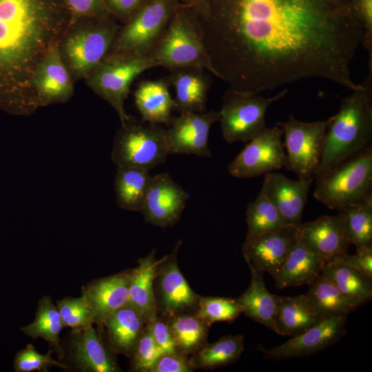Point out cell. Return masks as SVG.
Returning <instances> with one entry per match:
<instances>
[{
	"instance_id": "1",
	"label": "cell",
	"mask_w": 372,
	"mask_h": 372,
	"mask_svg": "<svg viewBox=\"0 0 372 372\" xmlns=\"http://www.w3.org/2000/svg\"><path fill=\"white\" fill-rule=\"evenodd\" d=\"M217 77L260 94L309 79L351 91L364 28L353 0H203L193 6Z\"/></svg>"
},
{
	"instance_id": "2",
	"label": "cell",
	"mask_w": 372,
	"mask_h": 372,
	"mask_svg": "<svg viewBox=\"0 0 372 372\" xmlns=\"http://www.w3.org/2000/svg\"><path fill=\"white\" fill-rule=\"evenodd\" d=\"M71 22L63 0H0V110L36 112L35 73Z\"/></svg>"
},
{
	"instance_id": "3",
	"label": "cell",
	"mask_w": 372,
	"mask_h": 372,
	"mask_svg": "<svg viewBox=\"0 0 372 372\" xmlns=\"http://www.w3.org/2000/svg\"><path fill=\"white\" fill-rule=\"evenodd\" d=\"M327 120L323 150L315 176L371 145L372 72L341 101L338 112Z\"/></svg>"
},
{
	"instance_id": "4",
	"label": "cell",
	"mask_w": 372,
	"mask_h": 372,
	"mask_svg": "<svg viewBox=\"0 0 372 372\" xmlns=\"http://www.w3.org/2000/svg\"><path fill=\"white\" fill-rule=\"evenodd\" d=\"M121 26L111 14L71 22L59 41V50L74 82L85 80L99 66Z\"/></svg>"
},
{
	"instance_id": "5",
	"label": "cell",
	"mask_w": 372,
	"mask_h": 372,
	"mask_svg": "<svg viewBox=\"0 0 372 372\" xmlns=\"http://www.w3.org/2000/svg\"><path fill=\"white\" fill-rule=\"evenodd\" d=\"M149 56L157 66L169 71L197 68L217 76L203 43L196 12L191 5L180 3L177 7Z\"/></svg>"
},
{
	"instance_id": "6",
	"label": "cell",
	"mask_w": 372,
	"mask_h": 372,
	"mask_svg": "<svg viewBox=\"0 0 372 372\" xmlns=\"http://www.w3.org/2000/svg\"><path fill=\"white\" fill-rule=\"evenodd\" d=\"M313 196L341 211L372 197V146L316 175Z\"/></svg>"
},
{
	"instance_id": "7",
	"label": "cell",
	"mask_w": 372,
	"mask_h": 372,
	"mask_svg": "<svg viewBox=\"0 0 372 372\" xmlns=\"http://www.w3.org/2000/svg\"><path fill=\"white\" fill-rule=\"evenodd\" d=\"M180 0H148L121 26L107 54L147 56L163 33Z\"/></svg>"
},
{
	"instance_id": "8",
	"label": "cell",
	"mask_w": 372,
	"mask_h": 372,
	"mask_svg": "<svg viewBox=\"0 0 372 372\" xmlns=\"http://www.w3.org/2000/svg\"><path fill=\"white\" fill-rule=\"evenodd\" d=\"M156 66L149 55L107 54L85 79V82L96 94L116 110L121 125H123L131 118L124 107L131 83L140 74Z\"/></svg>"
},
{
	"instance_id": "9",
	"label": "cell",
	"mask_w": 372,
	"mask_h": 372,
	"mask_svg": "<svg viewBox=\"0 0 372 372\" xmlns=\"http://www.w3.org/2000/svg\"><path fill=\"white\" fill-rule=\"evenodd\" d=\"M168 154L165 130L131 117L115 135L111 158L116 167L149 171L164 163Z\"/></svg>"
},
{
	"instance_id": "10",
	"label": "cell",
	"mask_w": 372,
	"mask_h": 372,
	"mask_svg": "<svg viewBox=\"0 0 372 372\" xmlns=\"http://www.w3.org/2000/svg\"><path fill=\"white\" fill-rule=\"evenodd\" d=\"M288 92L283 89L277 94L265 98L260 94H243L228 89L222 97L219 111L222 134L231 144L247 143L262 132L266 126L265 114L274 102Z\"/></svg>"
},
{
	"instance_id": "11",
	"label": "cell",
	"mask_w": 372,
	"mask_h": 372,
	"mask_svg": "<svg viewBox=\"0 0 372 372\" xmlns=\"http://www.w3.org/2000/svg\"><path fill=\"white\" fill-rule=\"evenodd\" d=\"M276 125L283 131L287 165L286 169L298 178L314 177L323 150L327 120L304 122L289 115L287 120Z\"/></svg>"
},
{
	"instance_id": "12",
	"label": "cell",
	"mask_w": 372,
	"mask_h": 372,
	"mask_svg": "<svg viewBox=\"0 0 372 372\" xmlns=\"http://www.w3.org/2000/svg\"><path fill=\"white\" fill-rule=\"evenodd\" d=\"M283 131L278 125L266 127L228 165L231 176L248 178L286 168Z\"/></svg>"
},
{
	"instance_id": "13",
	"label": "cell",
	"mask_w": 372,
	"mask_h": 372,
	"mask_svg": "<svg viewBox=\"0 0 372 372\" xmlns=\"http://www.w3.org/2000/svg\"><path fill=\"white\" fill-rule=\"evenodd\" d=\"M61 362L67 369L80 372H120L118 364L103 332L93 325L72 329L62 342Z\"/></svg>"
},
{
	"instance_id": "14",
	"label": "cell",
	"mask_w": 372,
	"mask_h": 372,
	"mask_svg": "<svg viewBox=\"0 0 372 372\" xmlns=\"http://www.w3.org/2000/svg\"><path fill=\"white\" fill-rule=\"evenodd\" d=\"M181 242L173 251L163 257L154 281V291L158 313L165 317L196 311L198 296L181 273L176 255Z\"/></svg>"
},
{
	"instance_id": "15",
	"label": "cell",
	"mask_w": 372,
	"mask_h": 372,
	"mask_svg": "<svg viewBox=\"0 0 372 372\" xmlns=\"http://www.w3.org/2000/svg\"><path fill=\"white\" fill-rule=\"evenodd\" d=\"M219 112H183L171 117L165 136L169 154L212 156L208 146L210 129L219 121Z\"/></svg>"
},
{
	"instance_id": "16",
	"label": "cell",
	"mask_w": 372,
	"mask_h": 372,
	"mask_svg": "<svg viewBox=\"0 0 372 372\" xmlns=\"http://www.w3.org/2000/svg\"><path fill=\"white\" fill-rule=\"evenodd\" d=\"M189 195L167 173L152 176L142 212L149 223L166 227L174 225L184 210Z\"/></svg>"
},
{
	"instance_id": "17",
	"label": "cell",
	"mask_w": 372,
	"mask_h": 372,
	"mask_svg": "<svg viewBox=\"0 0 372 372\" xmlns=\"http://www.w3.org/2000/svg\"><path fill=\"white\" fill-rule=\"evenodd\" d=\"M347 316L324 319L305 331L269 349L260 348L265 357L280 360L309 355L336 343L346 333Z\"/></svg>"
},
{
	"instance_id": "18",
	"label": "cell",
	"mask_w": 372,
	"mask_h": 372,
	"mask_svg": "<svg viewBox=\"0 0 372 372\" xmlns=\"http://www.w3.org/2000/svg\"><path fill=\"white\" fill-rule=\"evenodd\" d=\"M314 177L291 180L284 174L269 172L264 176L261 189L288 225L297 227L307 203Z\"/></svg>"
},
{
	"instance_id": "19",
	"label": "cell",
	"mask_w": 372,
	"mask_h": 372,
	"mask_svg": "<svg viewBox=\"0 0 372 372\" xmlns=\"http://www.w3.org/2000/svg\"><path fill=\"white\" fill-rule=\"evenodd\" d=\"M296 227L288 226L277 231L245 239L242 250L247 263L274 278L296 242Z\"/></svg>"
},
{
	"instance_id": "20",
	"label": "cell",
	"mask_w": 372,
	"mask_h": 372,
	"mask_svg": "<svg viewBox=\"0 0 372 372\" xmlns=\"http://www.w3.org/2000/svg\"><path fill=\"white\" fill-rule=\"evenodd\" d=\"M74 83L61 59L58 44L48 52L33 79L39 107L68 102L74 92Z\"/></svg>"
},
{
	"instance_id": "21",
	"label": "cell",
	"mask_w": 372,
	"mask_h": 372,
	"mask_svg": "<svg viewBox=\"0 0 372 372\" xmlns=\"http://www.w3.org/2000/svg\"><path fill=\"white\" fill-rule=\"evenodd\" d=\"M296 236L307 249L327 260L347 253L350 245L344 234L340 212L301 223L296 227Z\"/></svg>"
},
{
	"instance_id": "22",
	"label": "cell",
	"mask_w": 372,
	"mask_h": 372,
	"mask_svg": "<svg viewBox=\"0 0 372 372\" xmlns=\"http://www.w3.org/2000/svg\"><path fill=\"white\" fill-rule=\"evenodd\" d=\"M130 271L97 278L83 287L81 294L92 308L99 329L112 313L128 304Z\"/></svg>"
},
{
	"instance_id": "23",
	"label": "cell",
	"mask_w": 372,
	"mask_h": 372,
	"mask_svg": "<svg viewBox=\"0 0 372 372\" xmlns=\"http://www.w3.org/2000/svg\"><path fill=\"white\" fill-rule=\"evenodd\" d=\"M165 79L174 89V109L179 113L205 112L211 79L204 70L183 68L169 70Z\"/></svg>"
},
{
	"instance_id": "24",
	"label": "cell",
	"mask_w": 372,
	"mask_h": 372,
	"mask_svg": "<svg viewBox=\"0 0 372 372\" xmlns=\"http://www.w3.org/2000/svg\"><path fill=\"white\" fill-rule=\"evenodd\" d=\"M146 324L143 315L127 304L112 313L98 329L105 335L107 343L114 354L130 358Z\"/></svg>"
},
{
	"instance_id": "25",
	"label": "cell",
	"mask_w": 372,
	"mask_h": 372,
	"mask_svg": "<svg viewBox=\"0 0 372 372\" xmlns=\"http://www.w3.org/2000/svg\"><path fill=\"white\" fill-rule=\"evenodd\" d=\"M163 260V257L157 260L152 249L147 256L139 258L137 266L130 271L128 304L136 309L147 322L158 313L154 281Z\"/></svg>"
},
{
	"instance_id": "26",
	"label": "cell",
	"mask_w": 372,
	"mask_h": 372,
	"mask_svg": "<svg viewBox=\"0 0 372 372\" xmlns=\"http://www.w3.org/2000/svg\"><path fill=\"white\" fill-rule=\"evenodd\" d=\"M327 261L296 240L280 271L273 278L276 285L279 289L310 285L320 275Z\"/></svg>"
},
{
	"instance_id": "27",
	"label": "cell",
	"mask_w": 372,
	"mask_h": 372,
	"mask_svg": "<svg viewBox=\"0 0 372 372\" xmlns=\"http://www.w3.org/2000/svg\"><path fill=\"white\" fill-rule=\"evenodd\" d=\"M274 332L293 337L318 324L322 319L307 296H277Z\"/></svg>"
},
{
	"instance_id": "28",
	"label": "cell",
	"mask_w": 372,
	"mask_h": 372,
	"mask_svg": "<svg viewBox=\"0 0 372 372\" xmlns=\"http://www.w3.org/2000/svg\"><path fill=\"white\" fill-rule=\"evenodd\" d=\"M251 282L247 289L236 298L242 313L274 331L277 312V295L270 293L263 279V272L247 264Z\"/></svg>"
},
{
	"instance_id": "29",
	"label": "cell",
	"mask_w": 372,
	"mask_h": 372,
	"mask_svg": "<svg viewBox=\"0 0 372 372\" xmlns=\"http://www.w3.org/2000/svg\"><path fill=\"white\" fill-rule=\"evenodd\" d=\"M320 274L357 308L372 298V279L335 256L326 262Z\"/></svg>"
},
{
	"instance_id": "30",
	"label": "cell",
	"mask_w": 372,
	"mask_h": 372,
	"mask_svg": "<svg viewBox=\"0 0 372 372\" xmlns=\"http://www.w3.org/2000/svg\"><path fill=\"white\" fill-rule=\"evenodd\" d=\"M134 98L143 121L168 123L174 102L165 79L141 82L134 92Z\"/></svg>"
},
{
	"instance_id": "31",
	"label": "cell",
	"mask_w": 372,
	"mask_h": 372,
	"mask_svg": "<svg viewBox=\"0 0 372 372\" xmlns=\"http://www.w3.org/2000/svg\"><path fill=\"white\" fill-rule=\"evenodd\" d=\"M151 178L146 169L116 167L114 186L117 205L127 211H141Z\"/></svg>"
},
{
	"instance_id": "32",
	"label": "cell",
	"mask_w": 372,
	"mask_h": 372,
	"mask_svg": "<svg viewBox=\"0 0 372 372\" xmlns=\"http://www.w3.org/2000/svg\"><path fill=\"white\" fill-rule=\"evenodd\" d=\"M63 328L56 304L52 302L50 296H44L37 303L33 322L21 327L20 330L33 340L41 338L48 342L50 347L56 352L61 362L63 347L60 333Z\"/></svg>"
},
{
	"instance_id": "33",
	"label": "cell",
	"mask_w": 372,
	"mask_h": 372,
	"mask_svg": "<svg viewBox=\"0 0 372 372\" xmlns=\"http://www.w3.org/2000/svg\"><path fill=\"white\" fill-rule=\"evenodd\" d=\"M242 335H225L213 343H206L191 355L188 362L192 369H211L238 360L244 351Z\"/></svg>"
},
{
	"instance_id": "34",
	"label": "cell",
	"mask_w": 372,
	"mask_h": 372,
	"mask_svg": "<svg viewBox=\"0 0 372 372\" xmlns=\"http://www.w3.org/2000/svg\"><path fill=\"white\" fill-rule=\"evenodd\" d=\"M166 318L180 355H191L207 343L209 327L195 313H179Z\"/></svg>"
},
{
	"instance_id": "35",
	"label": "cell",
	"mask_w": 372,
	"mask_h": 372,
	"mask_svg": "<svg viewBox=\"0 0 372 372\" xmlns=\"http://www.w3.org/2000/svg\"><path fill=\"white\" fill-rule=\"evenodd\" d=\"M304 295L322 319L347 316L358 309L321 274L309 285Z\"/></svg>"
},
{
	"instance_id": "36",
	"label": "cell",
	"mask_w": 372,
	"mask_h": 372,
	"mask_svg": "<svg viewBox=\"0 0 372 372\" xmlns=\"http://www.w3.org/2000/svg\"><path fill=\"white\" fill-rule=\"evenodd\" d=\"M246 221V240L289 226L262 189L256 199L247 205Z\"/></svg>"
},
{
	"instance_id": "37",
	"label": "cell",
	"mask_w": 372,
	"mask_h": 372,
	"mask_svg": "<svg viewBox=\"0 0 372 372\" xmlns=\"http://www.w3.org/2000/svg\"><path fill=\"white\" fill-rule=\"evenodd\" d=\"M341 213L345 238L356 249L372 246V197Z\"/></svg>"
},
{
	"instance_id": "38",
	"label": "cell",
	"mask_w": 372,
	"mask_h": 372,
	"mask_svg": "<svg viewBox=\"0 0 372 372\" xmlns=\"http://www.w3.org/2000/svg\"><path fill=\"white\" fill-rule=\"evenodd\" d=\"M194 313L210 327L216 322L234 320L242 313V310L236 299L199 296Z\"/></svg>"
},
{
	"instance_id": "39",
	"label": "cell",
	"mask_w": 372,
	"mask_h": 372,
	"mask_svg": "<svg viewBox=\"0 0 372 372\" xmlns=\"http://www.w3.org/2000/svg\"><path fill=\"white\" fill-rule=\"evenodd\" d=\"M63 325L72 329L83 328L95 324L94 312L85 297L66 296L56 301Z\"/></svg>"
},
{
	"instance_id": "40",
	"label": "cell",
	"mask_w": 372,
	"mask_h": 372,
	"mask_svg": "<svg viewBox=\"0 0 372 372\" xmlns=\"http://www.w3.org/2000/svg\"><path fill=\"white\" fill-rule=\"evenodd\" d=\"M54 352L50 348L47 353L41 354L32 344H27L15 355L13 368L15 372H47L52 366L67 369V366L52 357Z\"/></svg>"
},
{
	"instance_id": "41",
	"label": "cell",
	"mask_w": 372,
	"mask_h": 372,
	"mask_svg": "<svg viewBox=\"0 0 372 372\" xmlns=\"http://www.w3.org/2000/svg\"><path fill=\"white\" fill-rule=\"evenodd\" d=\"M163 354L146 324L130 357V371L150 372Z\"/></svg>"
},
{
	"instance_id": "42",
	"label": "cell",
	"mask_w": 372,
	"mask_h": 372,
	"mask_svg": "<svg viewBox=\"0 0 372 372\" xmlns=\"http://www.w3.org/2000/svg\"><path fill=\"white\" fill-rule=\"evenodd\" d=\"M355 16L364 28L362 45L369 55V70L372 72V0H353Z\"/></svg>"
},
{
	"instance_id": "43",
	"label": "cell",
	"mask_w": 372,
	"mask_h": 372,
	"mask_svg": "<svg viewBox=\"0 0 372 372\" xmlns=\"http://www.w3.org/2000/svg\"><path fill=\"white\" fill-rule=\"evenodd\" d=\"M154 340L165 354H180L176 349L166 317L158 315L147 322Z\"/></svg>"
},
{
	"instance_id": "44",
	"label": "cell",
	"mask_w": 372,
	"mask_h": 372,
	"mask_svg": "<svg viewBox=\"0 0 372 372\" xmlns=\"http://www.w3.org/2000/svg\"><path fill=\"white\" fill-rule=\"evenodd\" d=\"M69 9L72 21L84 17L110 15L101 0H63Z\"/></svg>"
},
{
	"instance_id": "45",
	"label": "cell",
	"mask_w": 372,
	"mask_h": 372,
	"mask_svg": "<svg viewBox=\"0 0 372 372\" xmlns=\"http://www.w3.org/2000/svg\"><path fill=\"white\" fill-rule=\"evenodd\" d=\"M117 21L127 22L148 0H101Z\"/></svg>"
},
{
	"instance_id": "46",
	"label": "cell",
	"mask_w": 372,
	"mask_h": 372,
	"mask_svg": "<svg viewBox=\"0 0 372 372\" xmlns=\"http://www.w3.org/2000/svg\"><path fill=\"white\" fill-rule=\"evenodd\" d=\"M335 257L372 279V246L356 249L353 255L344 253Z\"/></svg>"
},
{
	"instance_id": "47",
	"label": "cell",
	"mask_w": 372,
	"mask_h": 372,
	"mask_svg": "<svg viewBox=\"0 0 372 372\" xmlns=\"http://www.w3.org/2000/svg\"><path fill=\"white\" fill-rule=\"evenodd\" d=\"M187 357L180 354H163L150 372H192Z\"/></svg>"
},
{
	"instance_id": "48",
	"label": "cell",
	"mask_w": 372,
	"mask_h": 372,
	"mask_svg": "<svg viewBox=\"0 0 372 372\" xmlns=\"http://www.w3.org/2000/svg\"><path fill=\"white\" fill-rule=\"evenodd\" d=\"M180 1L181 2V3L192 6V1L191 0H180Z\"/></svg>"
},
{
	"instance_id": "49",
	"label": "cell",
	"mask_w": 372,
	"mask_h": 372,
	"mask_svg": "<svg viewBox=\"0 0 372 372\" xmlns=\"http://www.w3.org/2000/svg\"><path fill=\"white\" fill-rule=\"evenodd\" d=\"M192 1V6H195L200 2H201L203 0H191Z\"/></svg>"
}]
</instances>
